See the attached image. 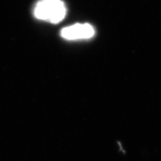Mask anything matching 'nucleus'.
I'll return each instance as SVG.
<instances>
[{"label": "nucleus", "instance_id": "obj_2", "mask_svg": "<svg viewBox=\"0 0 161 161\" xmlns=\"http://www.w3.org/2000/svg\"><path fill=\"white\" fill-rule=\"evenodd\" d=\"M94 34L93 27L88 23L75 24L64 28L61 31V36L66 40L89 39Z\"/></svg>", "mask_w": 161, "mask_h": 161}, {"label": "nucleus", "instance_id": "obj_1", "mask_svg": "<svg viewBox=\"0 0 161 161\" xmlns=\"http://www.w3.org/2000/svg\"><path fill=\"white\" fill-rule=\"evenodd\" d=\"M65 5L61 0H40L35 8L37 19L58 23L65 17Z\"/></svg>", "mask_w": 161, "mask_h": 161}]
</instances>
